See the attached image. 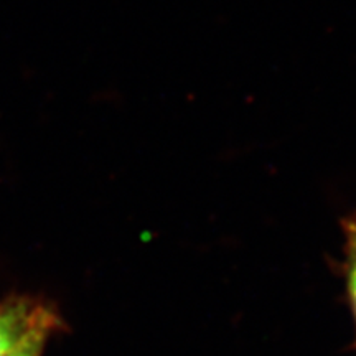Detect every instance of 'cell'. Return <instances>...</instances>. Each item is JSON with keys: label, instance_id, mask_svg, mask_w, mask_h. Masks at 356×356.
<instances>
[{"label": "cell", "instance_id": "obj_1", "mask_svg": "<svg viewBox=\"0 0 356 356\" xmlns=\"http://www.w3.org/2000/svg\"><path fill=\"white\" fill-rule=\"evenodd\" d=\"M55 307L42 297L26 293H12L0 300V356L15 348L30 328Z\"/></svg>", "mask_w": 356, "mask_h": 356}, {"label": "cell", "instance_id": "obj_3", "mask_svg": "<svg viewBox=\"0 0 356 356\" xmlns=\"http://www.w3.org/2000/svg\"><path fill=\"white\" fill-rule=\"evenodd\" d=\"M341 229H343L345 236L343 274L346 297H348L350 310L351 315H353L356 330V211L343 218V221H341Z\"/></svg>", "mask_w": 356, "mask_h": 356}, {"label": "cell", "instance_id": "obj_2", "mask_svg": "<svg viewBox=\"0 0 356 356\" xmlns=\"http://www.w3.org/2000/svg\"><path fill=\"white\" fill-rule=\"evenodd\" d=\"M66 323L58 307L48 312L44 317L30 328L29 333L22 338L15 348L8 351L6 356H43L48 340L56 333L63 332Z\"/></svg>", "mask_w": 356, "mask_h": 356}]
</instances>
